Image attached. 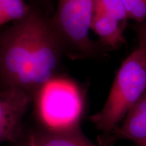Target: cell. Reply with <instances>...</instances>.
Masks as SVG:
<instances>
[{"instance_id": "obj_4", "label": "cell", "mask_w": 146, "mask_h": 146, "mask_svg": "<svg viewBox=\"0 0 146 146\" xmlns=\"http://www.w3.org/2000/svg\"><path fill=\"white\" fill-rule=\"evenodd\" d=\"M36 116L46 130L60 131L79 127L84 110L81 87L63 74L45 83L35 96Z\"/></svg>"}, {"instance_id": "obj_14", "label": "cell", "mask_w": 146, "mask_h": 146, "mask_svg": "<svg viewBox=\"0 0 146 146\" xmlns=\"http://www.w3.org/2000/svg\"><path fill=\"white\" fill-rule=\"evenodd\" d=\"M5 27H2V28H0V41H1V35H2L3 31L4 30Z\"/></svg>"}, {"instance_id": "obj_15", "label": "cell", "mask_w": 146, "mask_h": 146, "mask_svg": "<svg viewBox=\"0 0 146 146\" xmlns=\"http://www.w3.org/2000/svg\"><path fill=\"white\" fill-rule=\"evenodd\" d=\"M139 146H146V142H145V143H143V144H141V145H139Z\"/></svg>"}, {"instance_id": "obj_5", "label": "cell", "mask_w": 146, "mask_h": 146, "mask_svg": "<svg viewBox=\"0 0 146 146\" xmlns=\"http://www.w3.org/2000/svg\"><path fill=\"white\" fill-rule=\"evenodd\" d=\"M31 101V97L19 89H0V143H13L19 139Z\"/></svg>"}, {"instance_id": "obj_12", "label": "cell", "mask_w": 146, "mask_h": 146, "mask_svg": "<svg viewBox=\"0 0 146 146\" xmlns=\"http://www.w3.org/2000/svg\"><path fill=\"white\" fill-rule=\"evenodd\" d=\"M122 1H123V4L125 5L128 14V12L131 10V8H132L133 5L136 3L138 0H122ZM128 17H129V16H128Z\"/></svg>"}, {"instance_id": "obj_3", "label": "cell", "mask_w": 146, "mask_h": 146, "mask_svg": "<svg viewBox=\"0 0 146 146\" xmlns=\"http://www.w3.org/2000/svg\"><path fill=\"white\" fill-rule=\"evenodd\" d=\"M93 16V0H58L51 22L66 56L83 60L102 58L104 54L103 46L89 36Z\"/></svg>"}, {"instance_id": "obj_16", "label": "cell", "mask_w": 146, "mask_h": 146, "mask_svg": "<svg viewBox=\"0 0 146 146\" xmlns=\"http://www.w3.org/2000/svg\"><path fill=\"white\" fill-rule=\"evenodd\" d=\"M41 1H43V0H41Z\"/></svg>"}, {"instance_id": "obj_1", "label": "cell", "mask_w": 146, "mask_h": 146, "mask_svg": "<svg viewBox=\"0 0 146 146\" xmlns=\"http://www.w3.org/2000/svg\"><path fill=\"white\" fill-rule=\"evenodd\" d=\"M65 53L44 10L31 5L28 15L5 27L0 41V89L17 88L33 100L45 83L61 75Z\"/></svg>"}, {"instance_id": "obj_13", "label": "cell", "mask_w": 146, "mask_h": 146, "mask_svg": "<svg viewBox=\"0 0 146 146\" xmlns=\"http://www.w3.org/2000/svg\"><path fill=\"white\" fill-rule=\"evenodd\" d=\"M28 146H36L35 139V136L34 134L31 135L30 139H29V145Z\"/></svg>"}, {"instance_id": "obj_7", "label": "cell", "mask_w": 146, "mask_h": 146, "mask_svg": "<svg viewBox=\"0 0 146 146\" xmlns=\"http://www.w3.org/2000/svg\"><path fill=\"white\" fill-rule=\"evenodd\" d=\"M124 25L118 20L105 14L94 12L91 29L98 36L103 47L115 50L126 43Z\"/></svg>"}, {"instance_id": "obj_2", "label": "cell", "mask_w": 146, "mask_h": 146, "mask_svg": "<svg viewBox=\"0 0 146 146\" xmlns=\"http://www.w3.org/2000/svg\"><path fill=\"white\" fill-rule=\"evenodd\" d=\"M145 91L146 51L139 45L123 62L104 106L91 121L99 130L112 132Z\"/></svg>"}, {"instance_id": "obj_11", "label": "cell", "mask_w": 146, "mask_h": 146, "mask_svg": "<svg viewBox=\"0 0 146 146\" xmlns=\"http://www.w3.org/2000/svg\"><path fill=\"white\" fill-rule=\"evenodd\" d=\"M139 45H141L146 51V21L141 23L137 29Z\"/></svg>"}, {"instance_id": "obj_6", "label": "cell", "mask_w": 146, "mask_h": 146, "mask_svg": "<svg viewBox=\"0 0 146 146\" xmlns=\"http://www.w3.org/2000/svg\"><path fill=\"white\" fill-rule=\"evenodd\" d=\"M118 138L130 140L138 146L146 142V91L133 106L116 131Z\"/></svg>"}, {"instance_id": "obj_10", "label": "cell", "mask_w": 146, "mask_h": 146, "mask_svg": "<svg viewBox=\"0 0 146 146\" xmlns=\"http://www.w3.org/2000/svg\"><path fill=\"white\" fill-rule=\"evenodd\" d=\"M94 1V13L105 14L118 20L123 25L127 23V12L122 0H93Z\"/></svg>"}, {"instance_id": "obj_8", "label": "cell", "mask_w": 146, "mask_h": 146, "mask_svg": "<svg viewBox=\"0 0 146 146\" xmlns=\"http://www.w3.org/2000/svg\"><path fill=\"white\" fill-rule=\"evenodd\" d=\"M36 146H96L82 133L79 127L68 130H45L34 134Z\"/></svg>"}, {"instance_id": "obj_9", "label": "cell", "mask_w": 146, "mask_h": 146, "mask_svg": "<svg viewBox=\"0 0 146 146\" xmlns=\"http://www.w3.org/2000/svg\"><path fill=\"white\" fill-rule=\"evenodd\" d=\"M31 8L25 0H0V28L16 23L28 15Z\"/></svg>"}]
</instances>
